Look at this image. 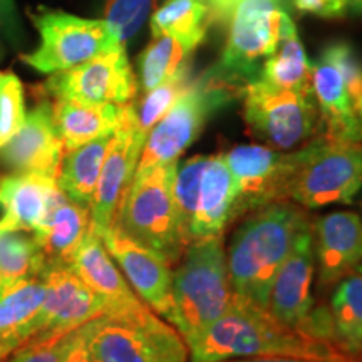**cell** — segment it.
Here are the masks:
<instances>
[{
  "instance_id": "46",
  "label": "cell",
  "mask_w": 362,
  "mask_h": 362,
  "mask_svg": "<svg viewBox=\"0 0 362 362\" xmlns=\"http://www.w3.org/2000/svg\"><path fill=\"white\" fill-rule=\"evenodd\" d=\"M4 361H6V359H4V357H2V356H0V362H4Z\"/></svg>"
},
{
  "instance_id": "22",
  "label": "cell",
  "mask_w": 362,
  "mask_h": 362,
  "mask_svg": "<svg viewBox=\"0 0 362 362\" xmlns=\"http://www.w3.org/2000/svg\"><path fill=\"white\" fill-rule=\"evenodd\" d=\"M71 267L106 304V312L143 304L138 293L129 287L128 280L116 267L101 237L90 228L72 257Z\"/></svg>"
},
{
  "instance_id": "28",
  "label": "cell",
  "mask_w": 362,
  "mask_h": 362,
  "mask_svg": "<svg viewBox=\"0 0 362 362\" xmlns=\"http://www.w3.org/2000/svg\"><path fill=\"white\" fill-rule=\"evenodd\" d=\"M211 24L210 7L206 0H168L151 17V34L173 35L193 47L205 39Z\"/></svg>"
},
{
  "instance_id": "19",
  "label": "cell",
  "mask_w": 362,
  "mask_h": 362,
  "mask_svg": "<svg viewBox=\"0 0 362 362\" xmlns=\"http://www.w3.org/2000/svg\"><path fill=\"white\" fill-rule=\"evenodd\" d=\"M315 252L320 285H332L362 260V218L354 211H336L315 223Z\"/></svg>"
},
{
  "instance_id": "7",
  "label": "cell",
  "mask_w": 362,
  "mask_h": 362,
  "mask_svg": "<svg viewBox=\"0 0 362 362\" xmlns=\"http://www.w3.org/2000/svg\"><path fill=\"white\" fill-rule=\"evenodd\" d=\"M362 188V143L317 138L297 149L285 202L305 208L351 203Z\"/></svg>"
},
{
  "instance_id": "1",
  "label": "cell",
  "mask_w": 362,
  "mask_h": 362,
  "mask_svg": "<svg viewBox=\"0 0 362 362\" xmlns=\"http://www.w3.org/2000/svg\"><path fill=\"white\" fill-rule=\"evenodd\" d=\"M189 362L247 357H292L314 362H357L336 342L322 341L279 320L267 307L233 297L218 320L188 346Z\"/></svg>"
},
{
  "instance_id": "8",
  "label": "cell",
  "mask_w": 362,
  "mask_h": 362,
  "mask_svg": "<svg viewBox=\"0 0 362 362\" xmlns=\"http://www.w3.org/2000/svg\"><path fill=\"white\" fill-rule=\"evenodd\" d=\"M243 98L248 128L275 149L300 146L320 124L312 90L282 89L257 78L245 86Z\"/></svg>"
},
{
  "instance_id": "44",
  "label": "cell",
  "mask_w": 362,
  "mask_h": 362,
  "mask_svg": "<svg viewBox=\"0 0 362 362\" xmlns=\"http://www.w3.org/2000/svg\"><path fill=\"white\" fill-rule=\"evenodd\" d=\"M354 110H356V115H357V117H359V121L362 124V98L354 104Z\"/></svg>"
},
{
  "instance_id": "6",
  "label": "cell",
  "mask_w": 362,
  "mask_h": 362,
  "mask_svg": "<svg viewBox=\"0 0 362 362\" xmlns=\"http://www.w3.org/2000/svg\"><path fill=\"white\" fill-rule=\"evenodd\" d=\"M175 170L176 163H170L134 176L112 221L128 237L158 252L170 264L178 262L187 248L175 206Z\"/></svg>"
},
{
  "instance_id": "36",
  "label": "cell",
  "mask_w": 362,
  "mask_h": 362,
  "mask_svg": "<svg viewBox=\"0 0 362 362\" xmlns=\"http://www.w3.org/2000/svg\"><path fill=\"white\" fill-rule=\"evenodd\" d=\"M71 332L64 336H35L4 362H66Z\"/></svg>"
},
{
  "instance_id": "33",
  "label": "cell",
  "mask_w": 362,
  "mask_h": 362,
  "mask_svg": "<svg viewBox=\"0 0 362 362\" xmlns=\"http://www.w3.org/2000/svg\"><path fill=\"white\" fill-rule=\"evenodd\" d=\"M208 156L197 155L188 160L176 163L175 180H173V197L176 214H178V221L181 235H183L185 243L192 242L189 232H192L194 206H197L198 187H200V178L205 168Z\"/></svg>"
},
{
  "instance_id": "4",
  "label": "cell",
  "mask_w": 362,
  "mask_h": 362,
  "mask_svg": "<svg viewBox=\"0 0 362 362\" xmlns=\"http://www.w3.org/2000/svg\"><path fill=\"white\" fill-rule=\"evenodd\" d=\"M81 327L94 362H189L181 334L144 302L110 310Z\"/></svg>"
},
{
  "instance_id": "17",
  "label": "cell",
  "mask_w": 362,
  "mask_h": 362,
  "mask_svg": "<svg viewBox=\"0 0 362 362\" xmlns=\"http://www.w3.org/2000/svg\"><path fill=\"white\" fill-rule=\"evenodd\" d=\"M64 144L54 126L52 104L40 101L24 124L0 148V165L8 171H35L57 180Z\"/></svg>"
},
{
  "instance_id": "35",
  "label": "cell",
  "mask_w": 362,
  "mask_h": 362,
  "mask_svg": "<svg viewBox=\"0 0 362 362\" xmlns=\"http://www.w3.org/2000/svg\"><path fill=\"white\" fill-rule=\"evenodd\" d=\"M25 119L24 88L13 72H0V148L12 138Z\"/></svg>"
},
{
  "instance_id": "10",
  "label": "cell",
  "mask_w": 362,
  "mask_h": 362,
  "mask_svg": "<svg viewBox=\"0 0 362 362\" xmlns=\"http://www.w3.org/2000/svg\"><path fill=\"white\" fill-rule=\"evenodd\" d=\"M40 44L22 61L44 74L67 71L99 52L123 47L104 21H89L59 11H44L33 17Z\"/></svg>"
},
{
  "instance_id": "23",
  "label": "cell",
  "mask_w": 362,
  "mask_h": 362,
  "mask_svg": "<svg viewBox=\"0 0 362 362\" xmlns=\"http://www.w3.org/2000/svg\"><path fill=\"white\" fill-rule=\"evenodd\" d=\"M90 226V210L59 193L47 215L34 230L45 269L51 265H71L72 257Z\"/></svg>"
},
{
  "instance_id": "11",
  "label": "cell",
  "mask_w": 362,
  "mask_h": 362,
  "mask_svg": "<svg viewBox=\"0 0 362 362\" xmlns=\"http://www.w3.org/2000/svg\"><path fill=\"white\" fill-rule=\"evenodd\" d=\"M235 183L233 218L270 203L285 202L297 166V151L284 153L260 144H242L223 153Z\"/></svg>"
},
{
  "instance_id": "18",
  "label": "cell",
  "mask_w": 362,
  "mask_h": 362,
  "mask_svg": "<svg viewBox=\"0 0 362 362\" xmlns=\"http://www.w3.org/2000/svg\"><path fill=\"white\" fill-rule=\"evenodd\" d=\"M61 189L57 180L35 171H11L0 175V232H34Z\"/></svg>"
},
{
  "instance_id": "3",
  "label": "cell",
  "mask_w": 362,
  "mask_h": 362,
  "mask_svg": "<svg viewBox=\"0 0 362 362\" xmlns=\"http://www.w3.org/2000/svg\"><path fill=\"white\" fill-rule=\"evenodd\" d=\"M233 297L221 235L189 242L173 272V314L168 320L187 346L225 314Z\"/></svg>"
},
{
  "instance_id": "25",
  "label": "cell",
  "mask_w": 362,
  "mask_h": 362,
  "mask_svg": "<svg viewBox=\"0 0 362 362\" xmlns=\"http://www.w3.org/2000/svg\"><path fill=\"white\" fill-rule=\"evenodd\" d=\"M124 104H94L57 99L52 104L54 126L66 151L112 134L123 117Z\"/></svg>"
},
{
  "instance_id": "41",
  "label": "cell",
  "mask_w": 362,
  "mask_h": 362,
  "mask_svg": "<svg viewBox=\"0 0 362 362\" xmlns=\"http://www.w3.org/2000/svg\"><path fill=\"white\" fill-rule=\"evenodd\" d=\"M240 0H206L210 7L211 24H226Z\"/></svg>"
},
{
  "instance_id": "16",
  "label": "cell",
  "mask_w": 362,
  "mask_h": 362,
  "mask_svg": "<svg viewBox=\"0 0 362 362\" xmlns=\"http://www.w3.org/2000/svg\"><path fill=\"white\" fill-rule=\"evenodd\" d=\"M314 277V233L310 221L298 230L284 264L275 275L269 297L272 314L298 330L314 309L312 298Z\"/></svg>"
},
{
  "instance_id": "14",
  "label": "cell",
  "mask_w": 362,
  "mask_h": 362,
  "mask_svg": "<svg viewBox=\"0 0 362 362\" xmlns=\"http://www.w3.org/2000/svg\"><path fill=\"white\" fill-rule=\"evenodd\" d=\"M101 240L139 298L158 315L170 320L173 314V270L170 262L128 237L116 225H111Z\"/></svg>"
},
{
  "instance_id": "2",
  "label": "cell",
  "mask_w": 362,
  "mask_h": 362,
  "mask_svg": "<svg viewBox=\"0 0 362 362\" xmlns=\"http://www.w3.org/2000/svg\"><path fill=\"white\" fill-rule=\"evenodd\" d=\"M305 223L307 215L291 202H275L252 211L235 232L226 255L235 297L269 307L275 275Z\"/></svg>"
},
{
  "instance_id": "38",
  "label": "cell",
  "mask_w": 362,
  "mask_h": 362,
  "mask_svg": "<svg viewBox=\"0 0 362 362\" xmlns=\"http://www.w3.org/2000/svg\"><path fill=\"white\" fill-rule=\"evenodd\" d=\"M292 4L300 13L325 19L342 17L351 12V0H292Z\"/></svg>"
},
{
  "instance_id": "40",
  "label": "cell",
  "mask_w": 362,
  "mask_h": 362,
  "mask_svg": "<svg viewBox=\"0 0 362 362\" xmlns=\"http://www.w3.org/2000/svg\"><path fill=\"white\" fill-rule=\"evenodd\" d=\"M66 362H94L88 351V346H86L83 327L72 330L71 332V342H69V351H67Z\"/></svg>"
},
{
  "instance_id": "39",
  "label": "cell",
  "mask_w": 362,
  "mask_h": 362,
  "mask_svg": "<svg viewBox=\"0 0 362 362\" xmlns=\"http://www.w3.org/2000/svg\"><path fill=\"white\" fill-rule=\"evenodd\" d=\"M0 25H2L4 33L12 42H17L21 37V24L19 17H17L16 4L13 0H0Z\"/></svg>"
},
{
  "instance_id": "21",
  "label": "cell",
  "mask_w": 362,
  "mask_h": 362,
  "mask_svg": "<svg viewBox=\"0 0 362 362\" xmlns=\"http://www.w3.org/2000/svg\"><path fill=\"white\" fill-rule=\"evenodd\" d=\"M44 297L42 275L22 279L0 291V356L4 359L39 334Z\"/></svg>"
},
{
  "instance_id": "15",
  "label": "cell",
  "mask_w": 362,
  "mask_h": 362,
  "mask_svg": "<svg viewBox=\"0 0 362 362\" xmlns=\"http://www.w3.org/2000/svg\"><path fill=\"white\" fill-rule=\"evenodd\" d=\"M45 297L37 336H64L106 312V304L71 265H51L42 272Z\"/></svg>"
},
{
  "instance_id": "43",
  "label": "cell",
  "mask_w": 362,
  "mask_h": 362,
  "mask_svg": "<svg viewBox=\"0 0 362 362\" xmlns=\"http://www.w3.org/2000/svg\"><path fill=\"white\" fill-rule=\"evenodd\" d=\"M351 12L362 13V0H351Z\"/></svg>"
},
{
  "instance_id": "9",
  "label": "cell",
  "mask_w": 362,
  "mask_h": 362,
  "mask_svg": "<svg viewBox=\"0 0 362 362\" xmlns=\"http://www.w3.org/2000/svg\"><path fill=\"white\" fill-rule=\"evenodd\" d=\"M284 16V0H240L216 69L245 86L255 81L262 62L277 47Z\"/></svg>"
},
{
  "instance_id": "26",
  "label": "cell",
  "mask_w": 362,
  "mask_h": 362,
  "mask_svg": "<svg viewBox=\"0 0 362 362\" xmlns=\"http://www.w3.org/2000/svg\"><path fill=\"white\" fill-rule=\"evenodd\" d=\"M112 134L101 136L83 146L64 151L61 166H59V189L72 202L79 203L89 210L93 205L99 175H101L103 163Z\"/></svg>"
},
{
  "instance_id": "47",
  "label": "cell",
  "mask_w": 362,
  "mask_h": 362,
  "mask_svg": "<svg viewBox=\"0 0 362 362\" xmlns=\"http://www.w3.org/2000/svg\"><path fill=\"white\" fill-rule=\"evenodd\" d=\"M361 354H362V352H361ZM361 362H362V361H361Z\"/></svg>"
},
{
  "instance_id": "5",
  "label": "cell",
  "mask_w": 362,
  "mask_h": 362,
  "mask_svg": "<svg viewBox=\"0 0 362 362\" xmlns=\"http://www.w3.org/2000/svg\"><path fill=\"white\" fill-rule=\"evenodd\" d=\"M243 93L245 84L225 76L216 66L198 79H192L173 107L148 133L134 176L176 163L200 136L208 117L237 101Z\"/></svg>"
},
{
  "instance_id": "29",
  "label": "cell",
  "mask_w": 362,
  "mask_h": 362,
  "mask_svg": "<svg viewBox=\"0 0 362 362\" xmlns=\"http://www.w3.org/2000/svg\"><path fill=\"white\" fill-rule=\"evenodd\" d=\"M197 47L173 35H158L138 59L139 86L146 90L156 88L181 71L189 69L193 52Z\"/></svg>"
},
{
  "instance_id": "20",
  "label": "cell",
  "mask_w": 362,
  "mask_h": 362,
  "mask_svg": "<svg viewBox=\"0 0 362 362\" xmlns=\"http://www.w3.org/2000/svg\"><path fill=\"white\" fill-rule=\"evenodd\" d=\"M310 88L319 107L325 138L344 143H362V124L356 115L346 81L337 66L324 54L312 64Z\"/></svg>"
},
{
  "instance_id": "13",
  "label": "cell",
  "mask_w": 362,
  "mask_h": 362,
  "mask_svg": "<svg viewBox=\"0 0 362 362\" xmlns=\"http://www.w3.org/2000/svg\"><path fill=\"white\" fill-rule=\"evenodd\" d=\"M144 141H146V138L139 134L134 126L131 103L124 104L123 117H121V123L111 138L101 175H99L93 205H90L89 228L99 237L115 221L121 200H123L124 193L128 192L131 181H133Z\"/></svg>"
},
{
  "instance_id": "37",
  "label": "cell",
  "mask_w": 362,
  "mask_h": 362,
  "mask_svg": "<svg viewBox=\"0 0 362 362\" xmlns=\"http://www.w3.org/2000/svg\"><path fill=\"white\" fill-rule=\"evenodd\" d=\"M341 71L352 103L362 98V59L349 42H332L322 51Z\"/></svg>"
},
{
  "instance_id": "27",
  "label": "cell",
  "mask_w": 362,
  "mask_h": 362,
  "mask_svg": "<svg viewBox=\"0 0 362 362\" xmlns=\"http://www.w3.org/2000/svg\"><path fill=\"white\" fill-rule=\"evenodd\" d=\"M310 72L312 64L298 39L296 24L285 12L279 44L275 51L262 62L259 78L282 89L312 90Z\"/></svg>"
},
{
  "instance_id": "32",
  "label": "cell",
  "mask_w": 362,
  "mask_h": 362,
  "mask_svg": "<svg viewBox=\"0 0 362 362\" xmlns=\"http://www.w3.org/2000/svg\"><path fill=\"white\" fill-rule=\"evenodd\" d=\"M189 72H192V67L181 71L180 74L173 76V78L156 86V88L146 90L141 99L134 98L131 101L134 126L139 134L146 138L153 126L173 107V104L178 101L181 94L187 90L189 83H192Z\"/></svg>"
},
{
  "instance_id": "34",
  "label": "cell",
  "mask_w": 362,
  "mask_h": 362,
  "mask_svg": "<svg viewBox=\"0 0 362 362\" xmlns=\"http://www.w3.org/2000/svg\"><path fill=\"white\" fill-rule=\"evenodd\" d=\"M155 0H106L104 22L111 29L117 44L126 47L128 40L138 34Z\"/></svg>"
},
{
  "instance_id": "45",
  "label": "cell",
  "mask_w": 362,
  "mask_h": 362,
  "mask_svg": "<svg viewBox=\"0 0 362 362\" xmlns=\"http://www.w3.org/2000/svg\"><path fill=\"white\" fill-rule=\"evenodd\" d=\"M356 269H357V272H359V274L362 275V262H361V264H359V265H357V267H356Z\"/></svg>"
},
{
  "instance_id": "30",
  "label": "cell",
  "mask_w": 362,
  "mask_h": 362,
  "mask_svg": "<svg viewBox=\"0 0 362 362\" xmlns=\"http://www.w3.org/2000/svg\"><path fill=\"white\" fill-rule=\"evenodd\" d=\"M339 346L352 356L362 352V275H347L330 300Z\"/></svg>"
},
{
  "instance_id": "31",
  "label": "cell",
  "mask_w": 362,
  "mask_h": 362,
  "mask_svg": "<svg viewBox=\"0 0 362 362\" xmlns=\"http://www.w3.org/2000/svg\"><path fill=\"white\" fill-rule=\"evenodd\" d=\"M45 262L33 232H0V291L22 279L42 275Z\"/></svg>"
},
{
  "instance_id": "24",
  "label": "cell",
  "mask_w": 362,
  "mask_h": 362,
  "mask_svg": "<svg viewBox=\"0 0 362 362\" xmlns=\"http://www.w3.org/2000/svg\"><path fill=\"white\" fill-rule=\"evenodd\" d=\"M235 205L233 176L223 155L208 156L198 187L197 206L189 237L193 240L221 235L232 220Z\"/></svg>"
},
{
  "instance_id": "12",
  "label": "cell",
  "mask_w": 362,
  "mask_h": 362,
  "mask_svg": "<svg viewBox=\"0 0 362 362\" xmlns=\"http://www.w3.org/2000/svg\"><path fill=\"white\" fill-rule=\"evenodd\" d=\"M45 90L56 99L128 104L138 93V79L126 56V47H115L71 69L54 72L45 83Z\"/></svg>"
},
{
  "instance_id": "42",
  "label": "cell",
  "mask_w": 362,
  "mask_h": 362,
  "mask_svg": "<svg viewBox=\"0 0 362 362\" xmlns=\"http://www.w3.org/2000/svg\"><path fill=\"white\" fill-rule=\"evenodd\" d=\"M223 362H314V361L292 359V357H247V359H230Z\"/></svg>"
}]
</instances>
